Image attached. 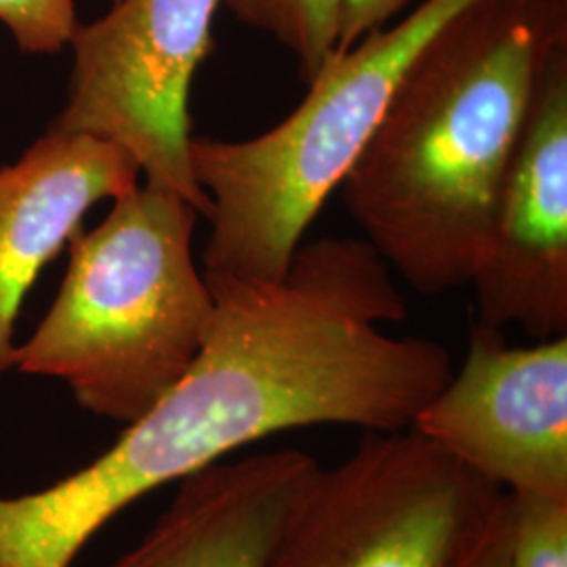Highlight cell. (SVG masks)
Returning <instances> with one entry per match:
<instances>
[{"label": "cell", "mask_w": 567, "mask_h": 567, "mask_svg": "<svg viewBox=\"0 0 567 567\" xmlns=\"http://www.w3.org/2000/svg\"><path fill=\"white\" fill-rule=\"evenodd\" d=\"M221 0H114L70 42L68 102L51 128L124 150L147 185L182 196L203 217L210 200L189 163L192 82L210 55Z\"/></svg>", "instance_id": "6"}, {"label": "cell", "mask_w": 567, "mask_h": 567, "mask_svg": "<svg viewBox=\"0 0 567 567\" xmlns=\"http://www.w3.org/2000/svg\"><path fill=\"white\" fill-rule=\"evenodd\" d=\"M358 0H221L238 23L271 37L299 61L305 84L337 55L344 11Z\"/></svg>", "instance_id": "11"}, {"label": "cell", "mask_w": 567, "mask_h": 567, "mask_svg": "<svg viewBox=\"0 0 567 567\" xmlns=\"http://www.w3.org/2000/svg\"><path fill=\"white\" fill-rule=\"evenodd\" d=\"M477 322L567 334V47L538 82L498 194L487 252L473 276Z\"/></svg>", "instance_id": "8"}, {"label": "cell", "mask_w": 567, "mask_h": 567, "mask_svg": "<svg viewBox=\"0 0 567 567\" xmlns=\"http://www.w3.org/2000/svg\"><path fill=\"white\" fill-rule=\"evenodd\" d=\"M414 0H358L344 11L339 32L337 53H343L368 32L386 25V21L400 16Z\"/></svg>", "instance_id": "14"}, {"label": "cell", "mask_w": 567, "mask_h": 567, "mask_svg": "<svg viewBox=\"0 0 567 567\" xmlns=\"http://www.w3.org/2000/svg\"><path fill=\"white\" fill-rule=\"evenodd\" d=\"M330 412L303 344L257 316L219 311L182 381L100 458L39 492L0 496V567H70L145 494L269 435L326 425Z\"/></svg>", "instance_id": "2"}, {"label": "cell", "mask_w": 567, "mask_h": 567, "mask_svg": "<svg viewBox=\"0 0 567 567\" xmlns=\"http://www.w3.org/2000/svg\"><path fill=\"white\" fill-rule=\"evenodd\" d=\"M0 23L28 55H58L81 28L76 0H0Z\"/></svg>", "instance_id": "13"}, {"label": "cell", "mask_w": 567, "mask_h": 567, "mask_svg": "<svg viewBox=\"0 0 567 567\" xmlns=\"http://www.w3.org/2000/svg\"><path fill=\"white\" fill-rule=\"evenodd\" d=\"M508 540H511V517H508V492L503 503L487 522L480 538L466 550L456 567H508Z\"/></svg>", "instance_id": "15"}, {"label": "cell", "mask_w": 567, "mask_h": 567, "mask_svg": "<svg viewBox=\"0 0 567 567\" xmlns=\"http://www.w3.org/2000/svg\"><path fill=\"white\" fill-rule=\"evenodd\" d=\"M140 166L114 143L51 128L0 168V377L13 368V332L30 288L82 217L140 185Z\"/></svg>", "instance_id": "9"}, {"label": "cell", "mask_w": 567, "mask_h": 567, "mask_svg": "<svg viewBox=\"0 0 567 567\" xmlns=\"http://www.w3.org/2000/svg\"><path fill=\"white\" fill-rule=\"evenodd\" d=\"M412 429L507 492L567 498V337L513 347L473 324L461 372Z\"/></svg>", "instance_id": "7"}, {"label": "cell", "mask_w": 567, "mask_h": 567, "mask_svg": "<svg viewBox=\"0 0 567 567\" xmlns=\"http://www.w3.org/2000/svg\"><path fill=\"white\" fill-rule=\"evenodd\" d=\"M200 217L147 183L116 198L102 224L70 240L58 299L16 347L13 368L65 383L95 416L142 419L194 364L213 318L192 252Z\"/></svg>", "instance_id": "3"}, {"label": "cell", "mask_w": 567, "mask_h": 567, "mask_svg": "<svg viewBox=\"0 0 567 567\" xmlns=\"http://www.w3.org/2000/svg\"><path fill=\"white\" fill-rule=\"evenodd\" d=\"M471 0H421L404 20L337 53L282 122L244 142L192 137L189 163L210 200L204 271L280 280L305 231L339 192L408 65Z\"/></svg>", "instance_id": "4"}, {"label": "cell", "mask_w": 567, "mask_h": 567, "mask_svg": "<svg viewBox=\"0 0 567 567\" xmlns=\"http://www.w3.org/2000/svg\"><path fill=\"white\" fill-rule=\"evenodd\" d=\"M318 466L295 447L206 466L179 482L142 543L107 567H267Z\"/></svg>", "instance_id": "10"}, {"label": "cell", "mask_w": 567, "mask_h": 567, "mask_svg": "<svg viewBox=\"0 0 567 567\" xmlns=\"http://www.w3.org/2000/svg\"><path fill=\"white\" fill-rule=\"evenodd\" d=\"M505 494L412 426L368 435L316 468L267 567H456Z\"/></svg>", "instance_id": "5"}, {"label": "cell", "mask_w": 567, "mask_h": 567, "mask_svg": "<svg viewBox=\"0 0 567 567\" xmlns=\"http://www.w3.org/2000/svg\"><path fill=\"white\" fill-rule=\"evenodd\" d=\"M508 567H567V498L508 492Z\"/></svg>", "instance_id": "12"}, {"label": "cell", "mask_w": 567, "mask_h": 567, "mask_svg": "<svg viewBox=\"0 0 567 567\" xmlns=\"http://www.w3.org/2000/svg\"><path fill=\"white\" fill-rule=\"evenodd\" d=\"M567 0H471L408 65L339 187L381 259L421 295L466 286Z\"/></svg>", "instance_id": "1"}, {"label": "cell", "mask_w": 567, "mask_h": 567, "mask_svg": "<svg viewBox=\"0 0 567 567\" xmlns=\"http://www.w3.org/2000/svg\"><path fill=\"white\" fill-rule=\"evenodd\" d=\"M112 2H114V0H112Z\"/></svg>", "instance_id": "16"}]
</instances>
